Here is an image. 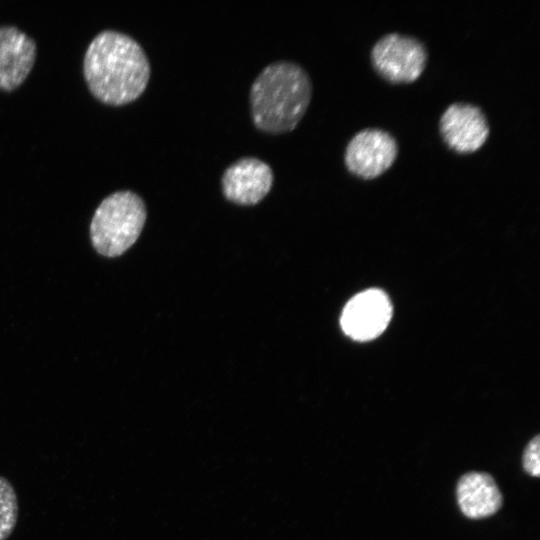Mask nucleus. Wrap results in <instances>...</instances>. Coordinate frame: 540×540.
<instances>
[{
  "label": "nucleus",
  "mask_w": 540,
  "mask_h": 540,
  "mask_svg": "<svg viewBox=\"0 0 540 540\" xmlns=\"http://www.w3.org/2000/svg\"><path fill=\"white\" fill-rule=\"evenodd\" d=\"M439 129L445 144L462 154L475 152L489 136L485 114L469 103L449 105L440 117Z\"/></svg>",
  "instance_id": "obj_7"
},
{
  "label": "nucleus",
  "mask_w": 540,
  "mask_h": 540,
  "mask_svg": "<svg viewBox=\"0 0 540 540\" xmlns=\"http://www.w3.org/2000/svg\"><path fill=\"white\" fill-rule=\"evenodd\" d=\"M397 153V142L390 133L367 128L351 138L345 150L344 162L353 175L373 179L391 167Z\"/></svg>",
  "instance_id": "obj_5"
},
{
  "label": "nucleus",
  "mask_w": 540,
  "mask_h": 540,
  "mask_svg": "<svg viewBox=\"0 0 540 540\" xmlns=\"http://www.w3.org/2000/svg\"><path fill=\"white\" fill-rule=\"evenodd\" d=\"M427 57V50L420 40L399 33L382 36L371 51L374 69L394 84L415 81L425 69Z\"/></svg>",
  "instance_id": "obj_4"
},
{
  "label": "nucleus",
  "mask_w": 540,
  "mask_h": 540,
  "mask_svg": "<svg viewBox=\"0 0 540 540\" xmlns=\"http://www.w3.org/2000/svg\"><path fill=\"white\" fill-rule=\"evenodd\" d=\"M35 41L15 26H0V91L11 92L30 74L36 59Z\"/></svg>",
  "instance_id": "obj_9"
},
{
  "label": "nucleus",
  "mask_w": 540,
  "mask_h": 540,
  "mask_svg": "<svg viewBox=\"0 0 540 540\" xmlns=\"http://www.w3.org/2000/svg\"><path fill=\"white\" fill-rule=\"evenodd\" d=\"M147 211L136 193L117 191L102 200L90 223L94 249L105 257H117L138 239L146 221Z\"/></svg>",
  "instance_id": "obj_3"
},
{
  "label": "nucleus",
  "mask_w": 540,
  "mask_h": 540,
  "mask_svg": "<svg viewBox=\"0 0 540 540\" xmlns=\"http://www.w3.org/2000/svg\"><path fill=\"white\" fill-rule=\"evenodd\" d=\"M540 435H535L526 444L522 453L523 470L530 476H540Z\"/></svg>",
  "instance_id": "obj_12"
},
{
  "label": "nucleus",
  "mask_w": 540,
  "mask_h": 540,
  "mask_svg": "<svg viewBox=\"0 0 540 540\" xmlns=\"http://www.w3.org/2000/svg\"><path fill=\"white\" fill-rule=\"evenodd\" d=\"M274 181L271 167L255 157H243L229 165L222 174L224 196L239 205L259 203Z\"/></svg>",
  "instance_id": "obj_8"
},
{
  "label": "nucleus",
  "mask_w": 540,
  "mask_h": 540,
  "mask_svg": "<svg viewBox=\"0 0 540 540\" xmlns=\"http://www.w3.org/2000/svg\"><path fill=\"white\" fill-rule=\"evenodd\" d=\"M312 83L303 67L291 61L265 66L250 89V110L257 129L270 134L296 128L306 113Z\"/></svg>",
  "instance_id": "obj_2"
},
{
  "label": "nucleus",
  "mask_w": 540,
  "mask_h": 540,
  "mask_svg": "<svg viewBox=\"0 0 540 540\" xmlns=\"http://www.w3.org/2000/svg\"><path fill=\"white\" fill-rule=\"evenodd\" d=\"M392 316V306L387 295L379 289H368L351 298L340 318L344 333L357 341L378 337L387 327Z\"/></svg>",
  "instance_id": "obj_6"
},
{
  "label": "nucleus",
  "mask_w": 540,
  "mask_h": 540,
  "mask_svg": "<svg viewBox=\"0 0 540 540\" xmlns=\"http://www.w3.org/2000/svg\"><path fill=\"white\" fill-rule=\"evenodd\" d=\"M83 73L91 94L104 104L122 106L138 99L150 79L142 46L127 34L104 30L88 45Z\"/></svg>",
  "instance_id": "obj_1"
},
{
  "label": "nucleus",
  "mask_w": 540,
  "mask_h": 540,
  "mask_svg": "<svg viewBox=\"0 0 540 540\" xmlns=\"http://www.w3.org/2000/svg\"><path fill=\"white\" fill-rule=\"evenodd\" d=\"M19 515L17 493L10 481L0 475V540L14 531Z\"/></svg>",
  "instance_id": "obj_11"
},
{
  "label": "nucleus",
  "mask_w": 540,
  "mask_h": 540,
  "mask_svg": "<svg viewBox=\"0 0 540 540\" xmlns=\"http://www.w3.org/2000/svg\"><path fill=\"white\" fill-rule=\"evenodd\" d=\"M455 495L460 512L471 520L495 515L504 503L496 480L484 471H469L461 475L456 483Z\"/></svg>",
  "instance_id": "obj_10"
}]
</instances>
